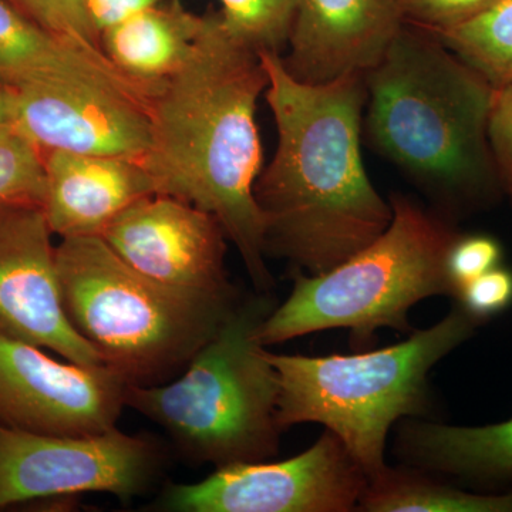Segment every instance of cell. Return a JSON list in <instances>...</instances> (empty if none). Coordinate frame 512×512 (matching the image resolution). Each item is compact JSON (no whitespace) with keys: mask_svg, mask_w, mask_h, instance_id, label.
<instances>
[{"mask_svg":"<svg viewBox=\"0 0 512 512\" xmlns=\"http://www.w3.org/2000/svg\"><path fill=\"white\" fill-rule=\"evenodd\" d=\"M278 146L255 183L266 256L319 275L372 244L393 218L362 158L365 74L299 82L281 53L261 52Z\"/></svg>","mask_w":512,"mask_h":512,"instance_id":"6da1fadb","label":"cell"},{"mask_svg":"<svg viewBox=\"0 0 512 512\" xmlns=\"http://www.w3.org/2000/svg\"><path fill=\"white\" fill-rule=\"evenodd\" d=\"M266 87L261 53L225 28L220 10L208 12L187 62L151 96V144L141 160L156 194L220 221L259 292L274 288L255 200L264 168L256 106Z\"/></svg>","mask_w":512,"mask_h":512,"instance_id":"7a4b0ae2","label":"cell"},{"mask_svg":"<svg viewBox=\"0 0 512 512\" xmlns=\"http://www.w3.org/2000/svg\"><path fill=\"white\" fill-rule=\"evenodd\" d=\"M365 80L375 153L450 211L503 191L488 141L495 87L436 36L406 23Z\"/></svg>","mask_w":512,"mask_h":512,"instance_id":"3957f363","label":"cell"},{"mask_svg":"<svg viewBox=\"0 0 512 512\" xmlns=\"http://www.w3.org/2000/svg\"><path fill=\"white\" fill-rule=\"evenodd\" d=\"M276 305L272 292L241 295L180 375L127 384L126 407L158 424L191 464L221 468L278 456V373L258 340Z\"/></svg>","mask_w":512,"mask_h":512,"instance_id":"277c9868","label":"cell"},{"mask_svg":"<svg viewBox=\"0 0 512 512\" xmlns=\"http://www.w3.org/2000/svg\"><path fill=\"white\" fill-rule=\"evenodd\" d=\"M56 265L73 328L104 366L138 386L180 375L242 295L161 284L131 268L101 237L63 238Z\"/></svg>","mask_w":512,"mask_h":512,"instance_id":"5b68a950","label":"cell"},{"mask_svg":"<svg viewBox=\"0 0 512 512\" xmlns=\"http://www.w3.org/2000/svg\"><path fill=\"white\" fill-rule=\"evenodd\" d=\"M389 227L367 247L319 275L295 272L291 295L258 332L262 346L328 329H348L367 345L377 330L410 333L409 311L430 296L454 299L447 254L458 232L444 214L424 210L402 194L390 198Z\"/></svg>","mask_w":512,"mask_h":512,"instance_id":"8992f818","label":"cell"},{"mask_svg":"<svg viewBox=\"0 0 512 512\" xmlns=\"http://www.w3.org/2000/svg\"><path fill=\"white\" fill-rule=\"evenodd\" d=\"M460 305L437 325L389 348L355 355H279L268 350L278 373V424L319 423L332 431L369 478L386 468L390 427L429 409L430 370L476 332Z\"/></svg>","mask_w":512,"mask_h":512,"instance_id":"52a82bcc","label":"cell"},{"mask_svg":"<svg viewBox=\"0 0 512 512\" xmlns=\"http://www.w3.org/2000/svg\"><path fill=\"white\" fill-rule=\"evenodd\" d=\"M167 453L157 440L113 427L101 433L53 436L0 424V510L87 493L130 501L163 476Z\"/></svg>","mask_w":512,"mask_h":512,"instance_id":"ba28073f","label":"cell"},{"mask_svg":"<svg viewBox=\"0 0 512 512\" xmlns=\"http://www.w3.org/2000/svg\"><path fill=\"white\" fill-rule=\"evenodd\" d=\"M369 476L326 430L299 456L278 463L232 464L200 483L168 484L154 503L170 512H348L359 507Z\"/></svg>","mask_w":512,"mask_h":512,"instance_id":"9c48e42d","label":"cell"},{"mask_svg":"<svg viewBox=\"0 0 512 512\" xmlns=\"http://www.w3.org/2000/svg\"><path fill=\"white\" fill-rule=\"evenodd\" d=\"M127 383L107 366L60 362L42 348L0 335V424L53 436L116 427Z\"/></svg>","mask_w":512,"mask_h":512,"instance_id":"30bf717a","label":"cell"},{"mask_svg":"<svg viewBox=\"0 0 512 512\" xmlns=\"http://www.w3.org/2000/svg\"><path fill=\"white\" fill-rule=\"evenodd\" d=\"M52 235L42 205L0 204V335L104 366L64 311Z\"/></svg>","mask_w":512,"mask_h":512,"instance_id":"8fae6325","label":"cell"},{"mask_svg":"<svg viewBox=\"0 0 512 512\" xmlns=\"http://www.w3.org/2000/svg\"><path fill=\"white\" fill-rule=\"evenodd\" d=\"M12 123L43 153L143 160L151 144L150 100L109 83L62 82L15 90Z\"/></svg>","mask_w":512,"mask_h":512,"instance_id":"7c38bea8","label":"cell"},{"mask_svg":"<svg viewBox=\"0 0 512 512\" xmlns=\"http://www.w3.org/2000/svg\"><path fill=\"white\" fill-rule=\"evenodd\" d=\"M101 238L140 274L177 288L235 295L225 268L227 235L210 212L170 195L134 202Z\"/></svg>","mask_w":512,"mask_h":512,"instance_id":"4fadbf2b","label":"cell"},{"mask_svg":"<svg viewBox=\"0 0 512 512\" xmlns=\"http://www.w3.org/2000/svg\"><path fill=\"white\" fill-rule=\"evenodd\" d=\"M407 0H299L282 62L296 80L366 74L406 25Z\"/></svg>","mask_w":512,"mask_h":512,"instance_id":"5bb4252c","label":"cell"},{"mask_svg":"<svg viewBox=\"0 0 512 512\" xmlns=\"http://www.w3.org/2000/svg\"><path fill=\"white\" fill-rule=\"evenodd\" d=\"M47 224L60 239L100 237L134 202L156 194L141 160L47 151Z\"/></svg>","mask_w":512,"mask_h":512,"instance_id":"9a60e30c","label":"cell"},{"mask_svg":"<svg viewBox=\"0 0 512 512\" xmlns=\"http://www.w3.org/2000/svg\"><path fill=\"white\" fill-rule=\"evenodd\" d=\"M62 82L109 83L150 99L104 53L49 32L0 0V86L15 92Z\"/></svg>","mask_w":512,"mask_h":512,"instance_id":"2e32d148","label":"cell"},{"mask_svg":"<svg viewBox=\"0 0 512 512\" xmlns=\"http://www.w3.org/2000/svg\"><path fill=\"white\" fill-rule=\"evenodd\" d=\"M397 451L410 466L447 474L476 491L512 487V419L480 427L414 421L400 431Z\"/></svg>","mask_w":512,"mask_h":512,"instance_id":"e0dca14e","label":"cell"},{"mask_svg":"<svg viewBox=\"0 0 512 512\" xmlns=\"http://www.w3.org/2000/svg\"><path fill=\"white\" fill-rule=\"evenodd\" d=\"M205 25L207 13L195 15L171 0L101 32V52L151 99L187 62Z\"/></svg>","mask_w":512,"mask_h":512,"instance_id":"ac0fdd59","label":"cell"},{"mask_svg":"<svg viewBox=\"0 0 512 512\" xmlns=\"http://www.w3.org/2000/svg\"><path fill=\"white\" fill-rule=\"evenodd\" d=\"M359 511L512 512V487L497 493L468 491L421 473L386 467L370 478Z\"/></svg>","mask_w":512,"mask_h":512,"instance_id":"d6986e66","label":"cell"},{"mask_svg":"<svg viewBox=\"0 0 512 512\" xmlns=\"http://www.w3.org/2000/svg\"><path fill=\"white\" fill-rule=\"evenodd\" d=\"M431 35L494 87L512 83V0H497L466 22Z\"/></svg>","mask_w":512,"mask_h":512,"instance_id":"ffe728a7","label":"cell"},{"mask_svg":"<svg viewBox=\"0 0 512 512\" xmlns=\"http://www.w3.org/2000/svg\"><path fill=\"white\" fill-rule=\"evenodd\" d=\"M225 28L261 52L284 53L299 0H220Z\"/></svg>","mask_w":512,"mask_h":512,"instance_id":"44dd1931","label":"cell"},{"mask_svg":"<svg viewBox=\"0 0 512 512\" xmlns=\"http://www.w3.org/2000/svg\"><path fill=\"white\" fill-rule=\"evenodd\" d=\"M43 151L12 121L0 123V204H36L45 201Z\"/></svg>","mask_w":512,"mask_h":512,"instance_id":"7402d4cb","label":"cell"},{"mask_svg":"<svg viewBox=\"0 0 512 512\" xmlns=\"http://www.w3.org/2000/svg\"><path fill=\"white\" fill-rule=\"evenodd\" d=\"M8 2L49 32L86 49L101 52L100 36L90 22L84 0H8Z\"/></svg>","mask_w":512,"mask_h":512,"instance_id":"603a6c76","label":"cell"},{"mask_svg":"<svg viewBox=\"0 0 512 512\" xmlns=\"http://www.w3.org/2000/svg\"><path fill=\"white\" fill-rule=\"evenodd\" d=\"M478 325L500 315L512 305V271L503 265L495 266L458 289L456 298Z\"/></svg>","mask_w":512,"mask_h":512,"instance_id":"cb8c5ba5","label":"cell"},{"mask_svg":"<svg viewBox=\"0 0 512 512\" xmlns=\"http://www.w3.org/2000/svg\"><path fill=\"white\" fill-rule=\"evenodd\" d=\"M501 259L503 248L491 235L458 234L447 254V274L456 295L461 286L501 265Z\"/></svg>","mask_w":512,"mask_h":512,"instance_id":"d4e9b609","label":"cell"},{"mask_svg":"<svg viewBox=\"0 0 512 512\" xmlns=\"http://www.w3.org/2000/svg\"><path fill=\"white\" fill-rule=\"evenodd\" d=\"M497 0H407L406 23L434 33L466 22Z\"/></svg>","mask_w":512,"mask_h":512,"instance_id":"484cf974","label":"cell"},{"mask_svg":"<svg viewBox=\"0 0 512 512\" xmlns=\"http://www.w3.org/2000/svg\"><path fill=\"white\" fill-rule=\"evenodd\" d=\"M488 141L501 187L512 197V83L495 87Z\"/></svg>","mask_w":512,"mask_h":512,"instance_id":"4316f807","label":"cell"},{"mask_svg":"<svg viewBox=\"0 0 512 512\" xmlns=\"http://www.w3.org/2000/svg\"><path fill=\"white\" fill-rule=\"evenodd\" d=\"M171 0H84L93 28L101 35L131 16Z\"/></svg>","mask_w":512,"mask_h":512,"instance_id":"83f0119b","label":"cell"},{"mask_svg":"<svg viewBox=\"0 0 512 512\" xmlns=\"http://www.w3.org/2000/svg\"><path fill=\"white\" fill-rule=\"evenodd\" d=\"M13 114V92L0 86V123L12 121Z\"/></svg>","mask_w":512,"mask_h":512,"instance_id":"f1b7e54d","label":"cell"}]
</instances>
